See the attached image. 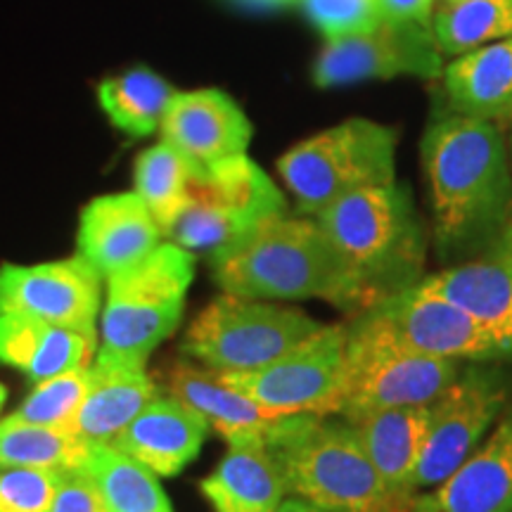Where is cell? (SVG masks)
I'll use <instances>...</instances> for the list:
<instances>
[{
  "label": "cell",
  "instance_id": "obj_9",
  "mask_svg": "<svg viewBox=\"0 0 512 512\" xmlns=\"http://www.w3.org/2000/svg\"><path fill=\"white\" fill-rule=\"evenodd\" d=\"M280 214H287L283 192L259 164L240 155L192 174L188 200L166 238L188 252L214 254Z\"/></svg>",
  "mask_w": 512,
  "mask_h": 512
},
{
  "label": "cell",
  "instance_id": "obj_22",
  "mask_svg": "<svg viewBox=\"0 0 512 512\" xmlns=\"http://www.w3.org/2000/svg\"><path fill=\"white\" fill-rule=\"evenodd\" d=\"M356 437L389 489L413 503L415 472L430 430V406H401L351 418Z\"/></svg>",
  "mask_w": 512,
  "mask_h": 512
},
{
  "label": "cell",
  "instance_id": "obj_35",
  "mask_svg": "<svg viewBox=\"0 0 512 512\" xmlns=\"http://www.w3.org/2000/svg\"><path fill=\"white\" fill-rule=\"evenodd\" d=\"M384 22L432 24L434 0H380Z\"/></svg>",
  "mask_w": 512,
  "mask_h": 512
},
{
  "label": "cell",
  "instance_id": "obj_27",
  "mask_svg": "<svg viewBox=\"0 0 512 512\" xmlns=\"http://www.w3.org/2000/svg\"><path fill=\"white\" fill-rule=\"evenodd\" d=\"M176 91L150 69H131L100 83V105L119 131L147 138L162 128Z\"/></svg>",
  "mask_w": 512,
  "mask_h": 512
},
{
  "label": "cell",
  "instance_id": "obj_1",
  "mask_svg": "<svg viewBox=\"0 0 512 512\" xmlns=\"http://www.w3.org/2000/svg\"><path fill=\"white\" fill-rule=\"evenodd\" d=\"M420 157L441 264L456 266L489 252L512 209L501 124L444 114L427 126Z\"/></svg>",
  "mask_w": 512,
  "mask_h": 512
},
{
  "label": "cell",
  "instance_id": "obj_25",
  "mask_svg": "<svg viewBox=\"0 0 512 512\" xmlns=\"http://www.w3.org/2000/svg\"><path fill=\"white\" fill-rule=\"evenodd\" d=\"M200 491L214 512H278L287 498L283 475L264 444L228 446Z\"/></svg>",
  "mask_w": 512,
  "mask_h": 512
},
{
  "label": "cell",
  "instance_id": "obj_34",
  "mask_svg": "<svg viewBox=\"0 0 512 512\" xmlns=\"http://www.w3.org/2000/svg\"><path fill=\"white\" fill-rule=\"evenodd\" d=\"M50 512H110L100 491L95 489L91 477L83 475L81 470L62 472L60 486Z\"/></svg>",
  "mask_w": 512,
  "mask_h": 512
},
{
  "label": "cell",
  "instance_id": "obj_7",
  "mask_svg": "<svg viewBox=\"0 0 512 512\" xmlns=\"http://www.w3.org/2000/svg\"><path fill=\"white\" fill-rule=\"evenodd\" d=\"M465 363L401 347L366 311L347 323V356L332 413L356 415L401 406H430L460 375Z\"/></svg>",
  "mask_w": 512,
  "mask_h": 512
},
{
  "label": "cell",
  "instance_id": "obj_23",
  "mask_svg": "<svg viewBox=\"0 0 512 512\" xmlns=\"http://www.w3.org/2000/svg\"><path fill=\"white\" fill-rule=\"evenodd\" d=\"M159 396L145 368L91 366V384L76 418L64 432L83 444H112Z\"/></svg>",
  "mask_w": 512,
  "mask_h": 512
},
{
  "label": "cell",
  "instance_id": "obj_3",
  "mask_svg": "<svg viewBox=\"0 0 512 512\" xmlns=\"http://www.w3.org/2000/svg\"><path fill=\"white\" fill-rule=\"evenodd\" d=\"M316 221L342 256L361 294V311L425 278L427 228L403 183L358 190Z\"/></svg>",
  "mask_w": 512,
  "mask_h": 512
},
{
  "label": "cell",
  "instance_id": "obj_20",
  "mask_svg": "<svg viewBox=\"0 0 512 512\" xmlns=\"http://www.w3.org/2000/svg\"><path fill=\"white\" fill-rule=\"evenodd\" d=\"M207 420L176 396L159 394L117 439L114 448L138 460L157 477H176L200 456Z\"/></svg>",
  "mask_w": 512,
  "mask_h": 512
},
{
  "label": "cell",
  "instance_id": "obj_41",
  "mask_svg": "<svg viewBox=\"0 0 512 512\" xmlns=\"http://www.w3.org/2000/svg\"><path fill=\"white\" fill-rule=\"evenodd\" d=\"M451 3H458V0H441V5H451Z\"/></svg>",
  "mask_w": 512,
  "mask_h": 512
},
{
  "label": "cell",
  "instance_id": "obj_37",
  "mask_svg": "<svg viewBox=\"0 0 512 512\" xmlns=\"http://www.w3.org/2000/svg\"><path fill=\"white\" fill-rule=\"evenodd\" d=\"M278 512H330V510H323V508H318V505L306 503V501H302V498L287 496L283 505L278 508Z\"/></svg>",
  "mask_w": 512,
  "mask_h": 512
},
{
  "label": "cell",
  "instance_id": "obj_17",
  "mask_svg": "<svg viewBox=\"0 0 512 512\" xmlns=\"http://www.w3.org/2000/svg\"><path fill=\"white\" fill-rule=\"evenodd\" d=\"M162 238V228L136 192L98 197L81 211L79 256L102 280L143 261Z\"/></svg>",
  "mask_w": 512,
  "mask_h": 512
},
{
  "label": "cell",
  "instance_id": "obj_15",
  "mask_svg": "<svg viewBox=\"0 0 512 512\" xmlns=\"http://www.w3.org/2000/svg\"><path fill=\"white\" fill-rule=\"evenodd\" d=\"M162 143L176 147L197 169L247 155L252 124L230 95L204 91L176 93L164 114Z\"/></svg>",
  "mask_w": 512,
  "mask_h": 512
},
{
  "label": "cell",
  "instance_id": "obj_6",
  "mask_svg": "<svg viewBox=\"0 0 512 512\" xmlns=\"http://www.w3.org/2000/svg\"><path fill=\"white\" fill-rule=\"evenodd\" d=\"M396 128L373 119H347L294 145L278 171L299 216L318 219L332 204L358 190L396 181Z\"/></svg>",
  "mask_w": 512,
  "mask_h": 512
},
{
  "label": "cell",
  "instance_id": "obj_36",
  "mask_svg": "<svg viewBox=\"0 0 512 512\" xmlns=\"http://www.w3.org/2000/svg\"><path fill=\"white\" fill-rule=\"evenodd\" d=\"M486 254L498 256V259H501L503 264H508L512 268V209H510V214H508V221H505V226L501 230V235H498V240L494 242V247H491Z\"/></svg>",
  "mask_w": 512,
  "mask_h": 512
},
{
  "label": "cell",
  "instance_id": "obj_30",
  "mask_svg": "<svg viewBox=\"0 0 512 512\" xmlns=\"http://www.w3.org/2000/svg\"><path fill=\"white\" fill-rule=\"evenodd\" d=\"M86 453L88 444L62 430L0 420V470H12V467L79 470Z\"/></svg>",
  "mask_w": 512,
  "mask_h": 512
},
{
  "label": "cell",
  "instance_id": "obj_10",
  "mask_svg": "<svg viewBox=\"0 0 512 512\" xmlns=\"http://www.w3.org/2000/svg\"><path fill=\"white\" fill-rule=\"evenodd\" d=\"M510 375L498 363H465L460 375L430 403L415 494L430 491L465 463L508 408Z\"/></svg>",
  "mask_w": 512,
  "mask_h": 512
},
{
  "label": "cell",
  "instance_id": "obj_33",
  "mask_svg": "<svg viewBox=\"0 0 512 512\" xmlns=\"http://www.w3.org/2000/svg\"><path fill=\"white\" fill-rule=\"evenodd\" d=\"M60 477V470L43 467L0 470V512H50Z\"/></svg>",
  "mask_w": 512,
  "mask_h": 512
},
{
  "label": "cell",
  "instance_id": "obj_31",
  "mask_svg": "<svg viewBox=\"0 0 512 512\" xmlns=\"http://www.w3.org/2000/svg\"><path fill=\"white\" fill-rule=\"evenodd\" d=\"M88 384H91V368L72 370V373L38 382L34 392L22 401V406L5 420L31 427H53V430L64 432L79 413Z\"/></svg>",
  "mask_w": 512,
  "mask_h": 512
},
{
  "label": "cell",
  "instance_id": "obj_24",
  "mask_svg": "<svg viewBox=\"0 0 512 512\" xmlns=\"http://www.w3.org/2000/svg\"><path fill=\"white\" fill-rule=\"evenodd\" d=\"M441 79L451 114L505 121L512 114V38L456 55Z\"/></svg>",
  "mask_w": 512,
  "mask_h": 512
},
{
  "label": "cell",
  "instance_id": "obj_40",
  "mask_svg": "<svg viewBox=\"0 0 512 512\" xmlns=\"http://www.w3.org/2000/svg\"><path fill=\"white\" fill-rule=\"evenodd\" d=\"M5 399H8V389H5V384H0V411H3Z\"/></svg>",
  "mask_w": 512,
  "mask_h": 512
},
{
  "label": "cell",
  "instance_id": "obj_19",
  "mask_svg": "<svg viewBox=\"0 0 512 512\" xmlns=\"http://www.w3.org/2000/svg\"><path fill=\"white\" fill-rule=\"evenodd\" d=\"M169 394L200 413L207 420L209 430H214L228 446L264 444L266 434L283 413L271 411L249 399L221 380L216 370L197 368L178 361L166 373Z\"/></svg>",
  "mask_w": 512,
  "mask_h": 512
},
{
  "label": "cell",
  "instance_id": "obj_11",
  "mask_svg": "<svg viewBox=\"0 0 512 512\" xmlns=\"http://www.w3.org/2000/svg\"><path fill=\"white\" fill-rule=\"evenodd\" d=\"M347 323L320 325L309 339L256 370L216 373L249 399L283 415H330L342 384Z\"/></svg>",
  "mask_w": 512,
  "mask_h": 512
},
{
  "label": "cell",
  "instance_id": "obj_39",
  "mask_svg": "<svg viewBox=\"0 0 512 512\" xmlns=\"http://www.w3.org/2000/svg\"><path fill=\"white\" fill-rule=\"evenodd\" d=\"M505 126H508V136H505V145H508V159H510V171H512V114L505 119Z\"/></svg>",
  "mask_w": 512,
  "mask_h": 512
},
{
  "label": "cell",
  "instance_id": "obj_29",
  "mask_svg": "<svg viewBox=\"0 0 512 512\" xmlns=\"http://www.w3.org/2000/svg\"><path fill=\"white\" fill-rule=\"evenodd\" d=\"M197 166H192L176 147L157 143L136 162V195L155 216L166 235L188 200V185Z\"/></svg>",
  "mask_w": 512,
  "mask_h": 512
},
{
  "label": "cell",
  "instance_id": "obj_8",
  "mask_svg": "<svg viewBox=\"0 0 512 512\" xmlns=\"http://www.w3.org/2000/svg\"><path fill=\"white\" fill-rule=\"evenodd\" d=\"M320 325L302 309L223 292L192 320L181 351L219 373L256 370L302 344Z\"/></svg>",
  "mask_w": 512,
  "mask_h": 512
},
{
  "label": "cell",
  "instance_id": "obj_14",
  "mask_svg": "<svg viewBox=\"0 0 512 512\" xmlns=\"http://www.w3.org/2000/svg\"><path fill=\"white\" fill-rule=\"evenodd\" d=\"M366 313L401 347L418 354L458 363H498L505 358L467 313L418 285L370 306Z\"/></svg>",
  "mask_w": 512,
  "mask_h": 512
},
{
  "label": "cell",
  "instance_id": "obj_38",
  "mask_svg": "<svg viewBox=\"0 0 512 512\" xmlns=\"http://www.w3.org/2000/svg\"><path fill=\"white\" fill-rule=\"evenodd\" d=\"M242 3L254 5V8H285V5L299 3V0H242Z\"/></svg>",
  "mask_w": 512,
  "mask_h": 512
},
{
  "label": "cell",
  "instance_id": "obj_16",
  "mask_svg": "<svg viewBox=\"0 0 512 512\" xmlns=\"http://www.w3.org/2000/svg\"><path fill=\"white\" fill-rule=\"evenodd\" d=\"M408 512H512V403L475 453Z\"/></svg>",
  "mask_w": 512,
  "mask_h": 512
},
{
  "label": "cell",
  "instance_id": "obj_4",
  "mask_svg": "<svg viewBox=\"0 0 512 512\" xmlns=\"http://www.w3.org/2000/svg\"><path fill=\"white\" fill-rule=\"evenodd\" d=\"M287 496L330 512H408L411 503L389 489L349 420L294 413L266 434Z\"/></svg>",
  "mask_w": 512,
  "mask_h": 512
},
{
  "label": "cell",
  "instance_id": "obj_28",
  "mask_svg": "<svg viewBox=\"0 0 512 512\" xmlns=\"http://www.w3.org/2000/svg\"><path fill=\"white\" fill-rule=\"evenodd\" d=\"M444 55H460L486 43L512 38V0H458L432 15Z\"/></svg>",
  "mask_w": 512,
  "mask_h": 512
},
{
  "label": "cell",
  "instance_id": "obj_12",
  "mask_svg": "<svg viewBox=\"0 0 512 512\" xmlns=\"http://www.w3.org/2000/svg\"><path fill=\"white\" fill-rule=\"evenodd\" d=\"M444 67L432 24L382 22L366 34L325 41L311 76L318 88H335L399 76L439 79Z\"/></svg>",
  "mask_w": 512,
  "mask_h": 512
},
{
  "label": "cell",
  "instance_id": "obj_2",
  "mask_svg": "<svg viewBox=\"0 0 512 512\" xmlns=\"http://www.w3.org/2000/svg\"><path fill=\"white\" fill-rule=\"evenodd\" d=\"M211 275L226 294L261 302L323 299L354 316L361 294L325 230L309 216L280 214L256 223L209 254Z\"/></svg>",
  "mask_w": 512,
  "mask_h": 512
},
{
  "label": "cell",
  "instance_id": "obj_5",
  "mask_svg": "<svg viewBox=\"0 0 512 512\" xmlns=\"http://www.w3.org/2000/svg\"><path fill=\"white\" fill-rule=\"evenodd\" d=\"M192 278L195 256L174 242H162L143 261L105 278L95 363L145 368L152 351L181 323Z\"/></svg>",
  "mask_w": 512,
  "mask_h": 512
},
{
  "label": "cell",
  "instance_id": "obj_13",
  "mask_svg": "<svg viewBox=\"0 0 512 512\" xmlns=\"http://www.w3.org/2000/svg\"><path fill=\"white\" fill-rule=\"evenodd\" d=\"M102 275L81 259L0 266V316L24 313L98 337Z\"/></svg>",
  "mask_w": 512,
  "mask_h": 512
},
{
  "label": "cell",
  "instance_id": "obj_21",
  "mask_svg": "<svg viewBox=\"0 0 512 512\" xmlns=\"http://www.w3.org/2000/svg\"><path fill=\"white\" fill-rule=\"evenodd\" d=\"M95 342L98 337L24 313L0 316V363L17 368L34 384L91 368L98 354Z\"/></svg>",
  "mask_w": 512,
  "mask_h": 512
},
{
  "label": "cell",
  "instance_id": "obj_18",
  "mask_svg": "<svg viewBox=\"0 0 512 512\" xmlns=\"http://www.w3.org/2000/svg\"><path fill=\"white\" fill-rule=\"evenodd\" d=\"M420 290L446 299L467 313L512 358V268L494 254L425 275Z\"/></svg>",
  "mask_w": 512,
  "mask_h": 512
},
{
  "label": "cell",
  "instance_id": "obj_26",
  "mask_svg": "<svg viewBox=\"0 0 512 512\" xmlns=\"http://www.w3.org/2000/svg\"><path fill=\"white\" fill-rule=\"evenodd\" d=\"M79 470L91 477L110 512H174L155 472L112 444H88Z\"/></svg>",
  "mask_w": 512,
  "mask_h": 512
},
{
  "label": "cell",
  "instance_id": "obj_32",
  "mask_svg": "<svg viewBox=\"0 0 512 512\" xmlns=\"http://www.w3.org/2000/svg\"><path fill=\"white\" fill-rule=\"evenodd\" d=\"M325 41L366 34L384 22L380 0H299Z\"/></svg>",
  "mask_w": 512,
  "mask_h": 512
}]
</instances>
